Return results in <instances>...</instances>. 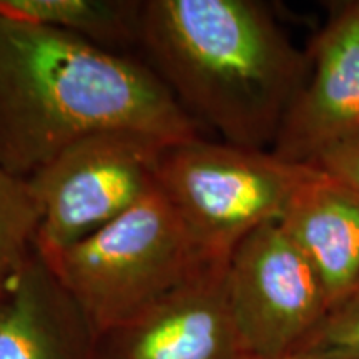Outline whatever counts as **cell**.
<instances>
[{"label":"cell","instance_id":"cell-15","mask_svg":"<svg viewBox=\"0 0 359 359\" xmlns=\"http://www.w3.org/2000/svg\"><path fill=\"white\" fill-rule=\"evenodd\" d=\"M291 359H306V358H291Z\"/></svg>","mask_w":359,"mask_h":359},{"label":"cell","instance_id":"cell-12","mask_svg":"<svg viewBox=\"0 0 359 359\" xmlns=\"http://www.w3.org/2000/svg\"><path fill=\"white\" fill-rule=\"evenodd\" d=\"M39 222L40 212L29 182L0 165V285L35 251Z\"/></svg>","mask_w":359,"mask_h":359},{"label":"cell","instance_id":"cell-2","mask_svg":"<svg viewBox=\"0 0 359 359\" xmlns=\"http://www.w3.org/2000/svg\"><path fill=\"white\" fill-rule=\"evenodd\" d=\"M138 47L193 122L255 150H271L308 67L255 0H143Z\"/></svg>","mask_w":359,"mask_h":359},{"label":"cell","instance_id":"cell-7","mask_svg":"<svg viewBox=\"0 0 359 359\" xmlns=\"http://www.w3.org/2000/svg\"><path fill=\"white\" fill-rule=\"evenodd\" d=\"M306 75L271 151L313 167L359 135V0L333 4L306 48Z\"/></svg>","mask_w":359,"mask_h":359},{"label":"cell","instance_id":"cell-6","mask_svg":"<svg viewBox=\"0 0 359 359\" xmlns=\"http://www.w3.org/2000/svg\"><path fill=\"white\" fill-rule=\"evenodd\" d=\"M224 285L253 359L298 356L331 311L320 276L280 222L258 228L236 246Z\"/></svg>","mask_w":359,"mask_h":359},{"label":"cell","instance_id":"cell-3","mask_svg":"<svg viewBox=\"0 0 359 359\" xmlns=\"http://www.w3.org/2000/svg\"><path fill=\"white\" fill-rule=\"evenodd\" d=\"M39 255L98 334L218 264L205 257L160 188L79 243Z\"/></svg>","mask_w":359,"mask_h":359},{"label":"cell","instance_id":"cell-5","mask_svg":"<svg viewBox=\"0 0 359 359\" xmlns=\"http://www.w3.org/2000/svg\"><path fill=\"white\" fill-rule=\"evenodd\" d=\"M165 145L150 135L114 130L60 151L27 180L40 212L35 250L79 243L158 190Z\"/></svg>","mask_w":359,"mask_h":359},{"label":"cell","instance_id":"cell-4","mask_svg":"<svg viewBox=\"0 0 359 359\" xmlns=\"http://www.w3.org/2000/svg\"><path fill=\"white\" fill-rule=\"evenodd\" d=\"M316 167L193 137L163 147L158 188L212 263H228L236 246L264 224L280 222Z\"/></svg>","mask_w":359,"mask_h":359},{"label":"cell","instance_id":"cell-9","mask_svg":"<svg viewBox=\"0 0 359 359\" xmlns=\"http://www.w3.org/2000/svg\"><path fill=\"white\" fill-rule=\"evenodd\" d=\"M98 331L35 250L0 285V359H95Z\"/></svg>","mask_w":359,"mask_h":359},{"label":"cell","instance_id":"cell-1","mask_svg":"<svg viewBox=\"0 0 359 359\" xmlns=\"http://www.w3.org/2000/svg\"><path fill=\"white\" fill-rule=\"evenodd\" d=\"M127 130L165 143L196 125L145 60L60 30L0 17V165L29 180L90 135Z\"/></svg>","mask_w":359,"mask_h":359},{"label":"cell","instance_id":"cell-13","mask_svg":"<svg viewBox=\"0 0 359 359\" xmlns=\"http://www.w3.org/2000/svg\"><path fill=\"white\" fill-rule=\"evenodd\" d=\"M306 359H359V290L331 309L302 353Z\"/></svg>","mask_w":359,"mask_h":359},{"label":"cell","instance_id":"cell-14","mask_svg":"<svg viewBox=\"0 0 359 359\" xmlns=\"http://www.w3.org/2000/svg\"><path fill=\"white\" fill-rule=\"evenodd\" d=\"M313 167L359 195V135L327 150Z\"/></svg>","mask_w":359,"mask_h":359},{"label":"cell","instance_id":"cell-8","mask_svg":"<svg viewBox=\"0 0 359 359\" xmlns=\"http://www.w3.org/2000/svg\"><path fill=\"white\" fill-rule=\"evenodd\" d=\"M212 264L137 316L98 334L95 359H253Z\"/></svg>","mask_w":359,"mask_h":359},{"label":"cell","instance_id":"cell-11","mask_svg":"<svg viewBox=\"0 0 359 359\" xmlns=\"http://www.w3.org/2000/svg\"><path fill=\"white\" fill-rule=\"evenodd\" d=\"M142 8L138 0H0V17L77 35L114 52L138 45Z\"/></svg>","mask_w":359,"mask_h":359},{"label":"cell","instance_id":"cell-10","mask_svg":"<svg viewBox=\"0 0 359 359\" xmlns=\"http://www.w3.org/2000/svg\"><path fill=\"white\" fill-rule=\"evenodd\" d=\"M325 286L331 309L359 290V195L321 170L280 219Z\"/></svg>","mask_w":359,"mask_h":359}]
</instances>
